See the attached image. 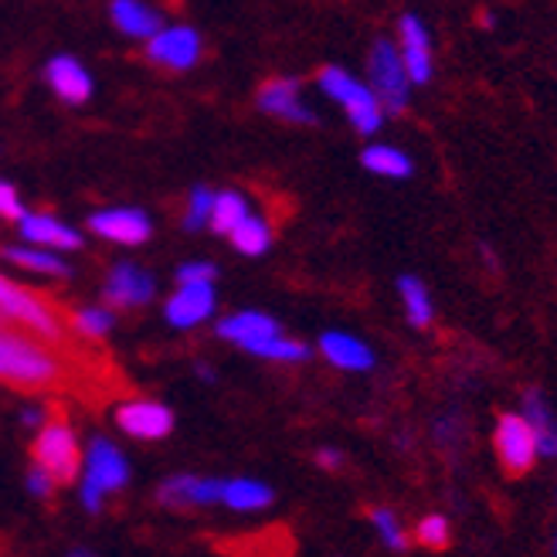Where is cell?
Here are the masks:
<instances>
[{"label":"cell","instance_id":"22","mask_svg":"<svg viewBox=\"0 0 557 557\" xmlns=\"http://www.w3.org/2000/svg\"><path fill=\"white\" fill-rule=\"evenodd\" d=\"M221 499H225L232 510H265L272 504V490L256 480H232L221 490Z\"/></svg>","mask_w":557,"mask_h":557},{"label":"cell","instance_id":"14","mask_svg":"<svg viewBox=\"0 0 557 557\" xmlns=\"http://www.w3.org/2000/svg\"><path fill=\"white\" fill-rule=\"evenodd\" d=\"M45 78H48V86L59 92V99H65V102H86L92 96L89 72L82 69L75 59H69V54H62V59H51L48 69H45Z\"/></svg>","mask_w":557,"mask_h":557},{"label":"cell","instance_id":"38","mask_svg":"<svg viewBox=\"0 0 557 557\" xmlns=\"http://www.w3.org/2000/svg\"><path fill=\"white\" fill-rule=\"evenodd\" d=\"M24 425H41V411L38 408H27L24 411Z\"/></svg>","mask_w":557,"mask_h":557},{"label":"cell","instance_id":"5","mask_svg":"<svg viewBox=\"0 0 557 557\" xmlns=\"http://www.w3.org/2000/svg\"><path fill=\"white\" fill-rule=\"evenodd\" d=\"M35 462L51 472L54 483H72L82 466V449L75 442V432L65 422L45 425L35 442Z\"/></svg>","mask_w":557,"mask_h":557},{"label":"cell","instance_id":"29","mask_svg":"<svg viewBox=\"0 0 557 557\" xmlns=\"http://www.w3.org/2000/svg\"><path fill=\"white\" fill-rule=\"evenodd\" d=\"M75 330L82 333V337H102V333L113 330V313L96 310V306H89V310H78L75 313Z\"/></svg>","mask_w":557,"mask_h":557},{"label":"cell","instance_id":"12","mask_svg":"<svg viewBox=\"0 0 557 557\" xmlns=\"http://www.w3.org/2000/svg\"><path fill=\"white\" fill-rule=\"evenodd\" d=\"M320 350L333 368L341 371H371L374 368V350L368 344H360L350 333L330 330L320 337Z\"/></svg>","mask_w":557,"mask_h":557},{"label":"cell","instance_id":"36","mask_svg":"<svg viewBox=\"0 0 557 557\" xmlns=\"http://www.w3.org/2000/svg\"><path fill=\"white\" fill-rule=\"evenodd\" d=\"M435 435H438V442L459 438V435H462V429H459V418H456V414H453V418H442V422L435 425Z\"/></svg>","mask_w":557,"mask_h":557},{"label":"cell","instance_id":"34","mask_svg":"<svg viewBox=\"0 0 557 557\" xmlns=\"http://www.w3.org/2000/svg\"><path fill=\"white\" fill-rule=\"evenodd\" d=\"M225 483L218 480H194V504H218Z\"/></svg>","mask_w":557,"mask_h":557},{"label":"cell","instance_id":"4","mask_svg":"<svg viewBox=\"0 0 557 557\" xmlns=\"http://www.w3.org/2000/svg\"><path fill=\"white\" fill-rule=\"evenodd\" d=\"M368 72H371V89H374L384 113H405L411 78L405 72L401 51L384 38L374 41L371 59H368Z\"/></svg>","mask_w":557,"mask_h":557},{"label":"cell","instance_id":"25","mask_svg":"<svg viewBox=\"0 0 557 557\" xmlns=\"http://www.w3.org/2000/svg\"><path fill=\"white\" fill-rule=\"evenodd\" d=\"M8 262L27 272H45V275H69V265L59 256L35 252V248H8Z\"/></svg>","mask_w":557,"mask_h":557},{"label":"cell","instance_id":"28","mask_svg":"<svg viewBox=\"0 0 557 557\" xmlns=\"http://www.w3.org/2000/svg\"><path fill=\"white\" fill-rule=\"evenodd\" d=\"M414 537H418V544L429 547V550H445V547H449V541H453V534H449V520L438 517V513H432V517H425L422 523H418Z\"/></svg>","mask_w":557,"mask_h":557},{"label":"cell","instance_id":"33","mask_svg":"<svg viewBox=\"0 0 557 557\" xmlns=\"http://www.w3.org/2000/svg\"><path fill=\"white\" fill-rule=\"evenodd\" d=\"M24 208H21V198L11 184L0 181V218H11V221H21Z\"/></svg>","mask_w":557,"mask_h":557},{"label":"cell","instance_id":"32","mask_svg":"<svg viewBox=\"0 0 557 557\" xmlns=\"http://www.w3.org/2000/svg\"><path fill=\"white\" fill-rule=\"evenodd\" d=\"M214 275H218V269L211 262H190V265H181L177 283H211Z\"/></svg>","mask_w":557,"mask_h":557},{"label":"cell","instance_id":"7","mask_svg":"<svg viewBox=\"0 0 557 557\" xmlns=\"http://www.w3.org/2000/svg\"><path fill=\"white\" fill-rule=\"evenodd\" d=\"M398 32H401L398 51H401V62H405L411 86H425V82L432 78V41H429L425 24L414 14H405L398 21Z\"/></svg>","mask_w":557,"mask_h":557},{"label":"cell","instance_id":"15","mask_svg":"<svg viewBox=\"0 0 557 557\" xmlns=\"http://www.w3.org/2000/svg\"><path fill=\"white\" fill-rule=\"evenodd\" d=\"M153 278L136 269V265H116L109 272V283H106V299L109 302H123V306H139V302H150L153 299Z\"/></svg>","mask_w":557,"mask_h":557},{"label":"cell","instance_id":"18","mask_svg":"<svg viewBox=\"0 0 557 557\" xmlns=\"http://www.w3.org/2000/svg\"><path fill=\"white\" fill-rule=\"evenodd\" d=\"M218 333L225 341H235L238 347H248V344H256L262 337H272V333H278V326H275V320H269L262 313H235V317L218 323Z\"/></svg>","mask_w":557,"mask_h":557},{"label":"cell","instance_id":"6","mask_svg":"<svg viewBox=\"0 0 557 557\" xmlns=\"http://www.w3.org/2000/svg\"><path fill=\"white\" fill-rule=\"evenodd\" d=\"M147 54L166 69H190L201 54V38L190 27H166V32L160 27V32L150 35Z\"/></svg>","mask_w":557,"mask_h":557},{"label":"cell","instance_id":"13","mask_svg":"<svg viewBox=\"0 0 557 557\" xmlns=\"http://www.w3.org/2000/svg\"><path fill=\"white\" fill-rule=\"evenodd\" d=\"M259 106L265 113L278 116V120H289V123H317V116L299 102V86L293 78H275L269 86H262L259 92Z\"/></svg>","mask_w":557,"mask_h":557},{"label":"cell","instance_id":"40","mask_svg":"<svg viewBox=\"0 0 557 557\" xmlns=\"http://www.w3.org/2000/svg\"><path fill=\"white\" fill-rule=\"evenodd\" d=\"M554 554H557V537H554Z\"/></svg>","mask_w":557,"mask_h":557},{"label":"cell","instance_id":"16","mask_svg":"<svg viewBox=\"0 0 557 557\" xmlns=\"http://www.w3.org/2000/svg\"><path fill=\"white\" fill-rule=\"evenodd\" d=\"M523 418L531 422L537 435V453L541 459H557V418L550 401L541 392H527L523 395Z\"/></svg>","mask_w":557,"mask_h":557},{"label":"cell","instance_id":"10","mask_svg":"<svg viewBox=\"0 0 557 557\" xmlns=\"http://www.w3.org/2000/svg\"><path fill=\"white\" fill-rule=\"evenodd\" d=\"M116 422L133 438H163L174 429V414L157 401H129L116 411Z\"/></svg>","mask_w":557,"mask_h":557},{"label":"cell","instance_id":"1","mask_svg":"<svg viewBox=\"0 0 557 557\" xmlns=\"http://www.w3.org/2000/svg\"><path fill=\"white\" fill-rule=\"evenodd\" d=\"M0 384L17 392H65L75 384V371L51 341L17 326H0Z\"/></svg>","mask_w":557,"mask_h":557},{"label":"cell","instance_id":"26","mask_svg":"<svg viewBox=\"0 0 557 557\" xmlns=\"http://www.w3.org/2000/svg\"><path fill=\"white\" fill-rule=\"evenodd\" d=\"M245 350H252L259 357H269V360H302L306 357V347L302 344L278 337V333H272V337H262L256 344H248Z\"/></svg>","mask_w":557,"mask_h":557},{"label":"cell","instance_id":"30","mask_svg":"<svg viewBox=\"0 0 557 557\" xmlns=\"http://www.w3.org/2000/svg\"><path fill=\"white\" fill-rule=\"evenodd\" d=\"M160 504L166 507H190L194 504V476H174L160 486Z\"/></svg>","mask_w":557,"mask_h":557},{"label":"cell","instance_id":"20","mask_svg":"<svg viewBox=\"0 0 557 557\" xmlns=\"http://www.w3.org/2000/svg\"><path fill=\"white\" fill-rule=\"evenodd\" d=\"M398 293H401V302H405V317H408V323L418 326V330H429L435 310H432V296H429V289H425L422 278L401 275V278H398Z\"/></svg>","mask_w":557,"mask_h":557},{"label":"cell","instance_id":"21","mask_svg":"<svg viewBox=\"0 0 557 557\" xmlns=\"http://www.w3.org/2000/svg\"><path fill=\"white\" fill-rule=\"evenodd\" d=\"M360 163H364L371 174L392 177V181H405V177L414 174L411 157L401 153V150H395V147H368L364 153H360Z\"/></svg>","mask_w":557,"mask_h":557},{"label":"cell","instance_id":"23","mask_svg":"<svg viewBox=\"0 0 557 557\" xmlns=\"http://www.w3.org/2000/svg\"><path fill=\"white\" fill-rule=\"evenodd\" d=\"M228 235H232V242H235V248H238L242 256H262L265 248L272 245L269 225H265L262 218H252V214H245Z\"/></svg>","mask_w":557,"mask_h":557},{"label":"cell","instance_id":"11","mask_svg":"<svg viewBox=\"0 0 557 557\" xmlns=\"http://www.w3.org/2000/svg\"><path fill=\"white\" fill-rule=\"evenodd\" d=\"M92 232L109 238V242H120V245H139L150 238V221L144 211H133V208H113V211H99L92 214Z\"/></svg>","mask_w":557,"mask_h":557},{"label":"cell","instance_id":"2","mask_svg":"<svg viewBox=\"0 0 557 557\" xmlns=\"http://www.w3.org/2000/svg\"><path fill=\"white\" fill-rule=\"evenodd\" d=\"M320 89L333 99V102H341L344 106V113L347 120L354 123L357 133H364V136H374L384 123V109L374 96L371 86H364V82H357L350 72L337 69V65H326L320 69Z\"/></svg>","mask_w":557,"mask_h":557},{"label":"cell","instance_id":"27","mask_svg":"<svg viewBox=\"0 0 557 557\" xmlns=\"http://www.w3.org/2000/svg\"><path fill=\"white\" fill-rule=\"evenodd\" d=\"M371 520H374V527H377V534H381L387 550H398V554L408 550V537H405L401 523H398V517L392 510L377 507V510H371Z\"/></svg>","mask_w":557,"mask_h":557},{"label":"cell","instance_id":"41","mask_svg":"<svg viewBox=\"0 0 557 557\" xmlns=\"http://www.w3.org/2000/svg\"><path fill=\"white\" fill-rule=\"evenodd\" d=\"M0 326H4V320H0Z\"/></svg>","mask_w":557,"mask_h":557},{"label":"cell","instance_id":"24","mask_svg":"<svg viewBox=\"0 0 557 557\" xmlns=\"http://www.w3.org/2000/svg\"><path fill=\"white\" fill-rule=\"evenodd\" d=\"M248 214V205H245V198L242 194H235V190H225V194H218L214 198V205H211V228L218 232V235H228L238 221Z\"/></svg>","mask_w":557,"mask_h":557},{"label":"cell","instance_id":"9","mask_svg":"<svg viewBox=\"0 0 557 557\" xmlns=\"http://www.w3.org/2000/svg\"><path fill=\"white\" fill-rule=\"evenodd\" d=\"M211 313H214L211 283H181L174 299L166 302V320H171L174 326H181V330L205 323Z\"/></svg>","mask_w":557,"mask_h":557},{"label":"cell","instance_id":"31","mask_svg":"<svg viewBox=\"0 0 557 557\" xmlns=\"http://www.w3.org/2000/svg\"><path fill=\"white\" fill-rule=\"evenodd\" d=\"M211 205H214V194L208 187H194L190 194V205H187V228H201L208 225V218H211Z\"/></svg>","mask_w":557,"mask_h":557},{"label":"cell","instance_id":"37","mask_svg":"<svg viewBox=\"0 0 557 557\" xmlns=\"http://www.w3.org/2000/svg\"><path fill=\"white\" fill-rule=\"evenodd\" d=\"M317 462H320L323 469H337V466L344 462V456H341L337 449H320V453H317Z\"/></svg>","mask_w":557,"mask_h":557},{"label":"cell","instance_id":"35","mask_svg":"<svg viewBox=\"0 0 557 557\" xmlns=\"http://www.w3.org/2000/svg\"><path fill=\"white\" fill-rule=\"evenodd\" d=\"M51 486H54V480H51V472L45 466H35L32 472H27V490H32L35 496H48Z\"/></svg>","mask_w":557,"mask_h":557},{"label":"cell","instance_id":"19","mask_svg":"<svg viewBox=\"0 0 557 557\" xmlns=\"http://www.w3.org/2000/svg\"><path fill=\"white\" fill-rule=\"evenodd\" d=\"M113 21L123 35L129 38H150L153 32H160V17L157 11H150L139 0H113Z\"/></svg>","mask_w":557,"mask_h":557},{"label":"cell","instance_id":"3","mask_svg":"<svg viewBox=\"0 0 557 557\" xmlns=\"http://www.w3.org/2000/svg\"><path fill=\"white\" fill-rule=\"evenodd\" d=\"M493 449H496V459L504 466L507 476H523V472H531L534 462L541 459L537 435H534L531 422L523 418V411H504L496 418Z\"/></svg>","mask_w":557,"mask_h":557},{"label":"cell","instance_id":"8","mask_svg":"<svg viewBox=\"0 0 557 557\" xmlns=\"http://www.w3.org/2000/svg\"><path fill=\"white\" fill-rule=\"evenodd\" d=\"M86 483L99 486L102 493H116L129 483V466L126 456L116 449L113 442L96 438L89 449V462H86Z\"/></svg>","mask_w":557,"mask_h":557},{"label":"cell","instance_id":"17","mask_svg":"<svg viewBox=\"0 0 557 557\" xmlns=\"http://www.w3.org/2000/svg\"><path fill=\"white\" fill-rule=\"evenodd\" d=\"M21 232L27 242H38V245H51V248H78L82 235L72 232L69 225H62L59 218L51 214H21Z\"/></svg>","mask_w":557,"mask_h":557},{"label":"cell","instance_id":"39","mask_svg":"<svg viewBox=\"0 0 557 557\" xmlns=\"http://www.w3.org/2000/svg\"><path fill=\"white\" fill-rule=\"evenodd\" d=\"M480 21H483V27H496V17L493 14H483Z\"/></svg>","mask_w":557,"mask_h":557}]
</instances>
